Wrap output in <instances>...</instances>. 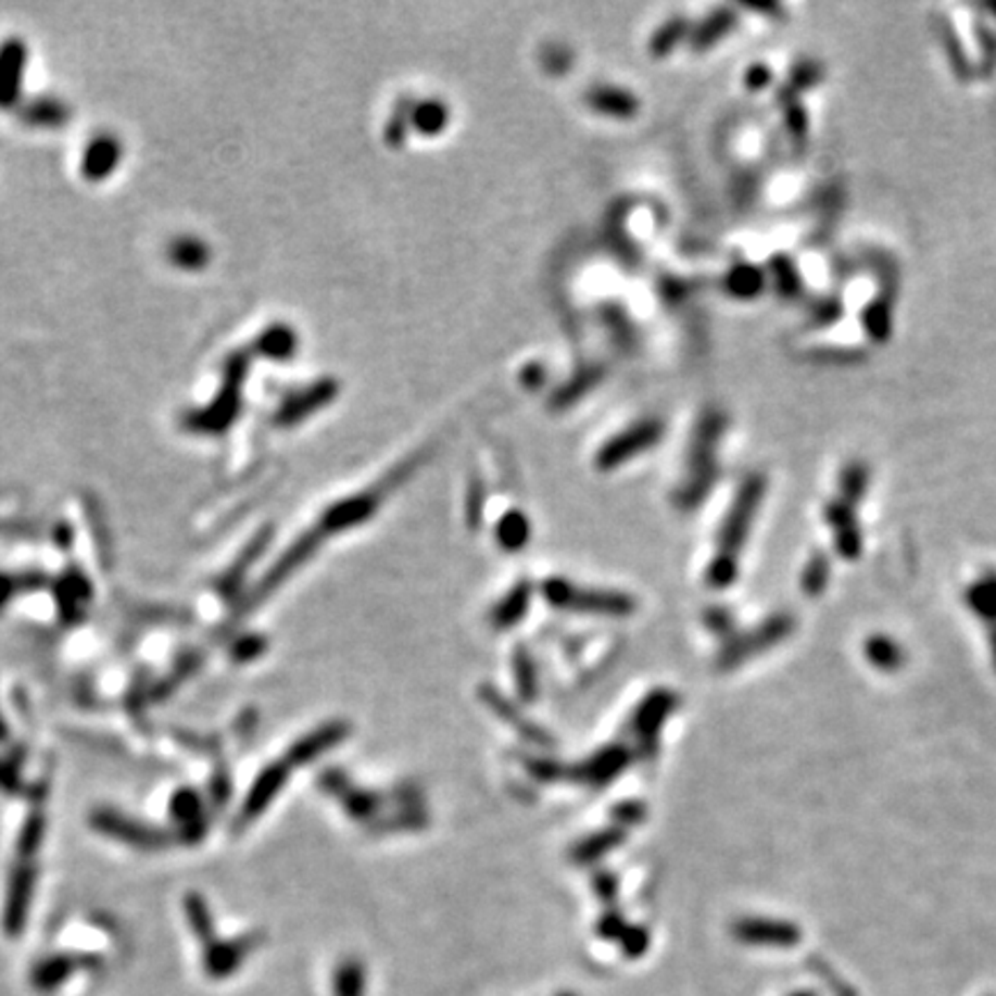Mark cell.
<instances>
[{"mask_svg":"<svg viewBox=\"0 0 996 996\" xmlns=\"http://www.w3.org/2000/svg\"><path fill=\"white\" fill-rule=\"evenodd\" d=\"M632 764L630 749L623 745H609L605 749L595 752L593 757H589L584 764H579L577 768L570 770V778L587 782L591 786H605L612 780L618 778V773Z\"/></svg>","mask_w":996,"mask_h":996,"instance_id":"obj_6","label":"cell"},{"mask_svg":"<svg viewBox=\"0 0 996 996\" xmlns=\"http://www.w3.org/2000/svg\"><path fill=\"white\" fill-rule=\"evenodd\" d=\"M318 544H322V535H318L316 531H310L298 542H293L291 547L279 556L275 566L268 570V575L263 577V581L254 593V603H261V600L268 597L279 584H285V581L318 550Z\"/></svg>","mask_w":996,"mask_h":996,"instance_id":"obj_5","label":"cell"},{"mask_svg":"<svg viewBox=\"0 0 996 996\" xmlns=\"http://www.w3.org/2000/svg\"><path fill=\"white\" fill-rule=\"evenodd\" d=\"M447 121V111L439 102H427L418 104L416 111H413V125H416L423 135H437L441 127Z\"/></svg>","mask_w":996,"mask_h":996,"instance_id":"obj_24","label":"cell"},{"mask_svg":"<svg viewBox=\"0 0 996 996\" xmlns=\"http://www.w3.org/2000/svg\"><path fill=\"white\" fill-rule=\"evenodd\" d=\"M626 930H628V923L621 918V913H616V911L605 913L597 923V932L605 938H621Z\"/></svg>","mask_w":996,"mask_h":996,"instance_id":"obj_30","label":"cell"},{"mask_svg":"<svg viewBox=\"0 0 996 996\" xmlns=\"http://www.w3.org/2000/svg\"><path fill=\"white\" fill-rule=\"evenodd\" d=\"M42 835H45L42 817H33L24 825V833H22V849H24V854H33L37 849V844H40Z\"/></svg>","mask_w":996,"mask_h":996,"instance_id":"obj_31","label":"cell"},{"mask_svg":"<svg viewBox=\"0 0 996 996\" xmlns=\"http://www.w3.org/2000/svg\"><path fill=\"white\" fill-rule=\"evenodd\" d=\"M203 256H205V248L199 245V242L194 240L178 242V245L174 248V259L180 261L182 266H201Z\"/></svg>","mask_w":996,"mask_h":996,"instance_id":"obj_29","label":"cell"},{"mask_svg":"<svg viewBox=\"0 0 996 996\" xmlns=\"http://www.w3.org/2000/svg\"><path fill=\"white\" fill-rule=\"evenodd\" d=\"M595 891L603 899H614L616 897V877L609 872H600L595 877Z\"/></svg>","mask_w":996,"mask_h":996,"instance_id":"obj_35","label":"cell"},{"mask_svg":"<svg viewBox=\"0 0 996 996\" xmlns=\"http://www.w3.org/2000/svg\"><path fill=\"white\" fill-rule=\"evenodd\" d=\"M560 996H575V994H560Z\"/></svg>","mask_w":996,"mask_h":996,"instance_id":"obj_38","label":"cell"},{"mask_svg":"<svg viewBox=\"0 0 996 996\" xmlns=\"http://www.w3.org/2000/svg\"><path fill=\"white\" fill-rule=\"evenodd\" d=\"M335 794L342 798L344 810L351 819L365 821L381 810V796H376L374 792H361V789H353L349 786V782H344Z\"/></svg>","mask_w":996,"mask_h":996,"instance_id":"obj_16","label":"cell"},{"mask_svg":"<svg viewBox=\"0 0 996 996\" xmlns=\"http://www.w3.org/2000/svg\"><path fill=\"white\" fill-rule=\"evenodd\" d=\"M734 934L745 944H759V946H784L794 944L796 930L786 923H773V920L761 918H745L734 925Z\"/></svg>","mask_w":996,"mask_h":996,"instance_id":"obj_10","label":"cell"},{"mask_svg":"<svg viewBox=\"0 0 996 996\" xmlns=\"http://www.w3.org/2000/svg\"><path fill=\"white\" fill-rule=\"evenodd\" d=\"M679 37H681V24L679 22L667 24L665 28L657 30V35L653 37V51L655 53L671 51V47L676 45V40H679Z\"/></svg>","mask_w":996,"mask_h":996,"instance_id":"obj_32","label":"cell"},{"mask_svg":"<svg viewBox=\"0 0 996 996\" xmlns=\"http://www.w3.org/2000/svg\"><path fill=\"white\" fill-rule=\"evenodd\" d=\"M515 679H517V690H519V697L524 702H533L538 697V673H535V665L531 660V655L526 648H517L515 651Z\"/></svg>","mask_w":996,"mask_h":996,"instance_id":"obj_20","label":"cell"},{"mask_svg":"<svg viewBox=\"0 0 996 996\" xmlns=\"http://www.w3.org/2000/svg\"><path fill=\"white\" fill-rule=\"evenodd\" d=\"M96 823L100 825L102 831H106L109 835H114V837H121V840H127L131 844H153V837H150V833H146L143 829H137L135 823L123 819V817H116V815H111V812H104V815H98L96 817Z\"/></svg>","mask_w":996,"mask_h":996,"instance_id":"obj_21","label":"cell"},{"mask_svg":"<svg viewBox=\"0 0 996 996\" xmlns=\"http://www.w3.org/2000/svg\"><path fill=\"white\" fill-rule=\"evenodd\" d=\"M482 694V699L484 704L490 706L492 713H496V716L507 724V727H513L517 734H521L526 741L533 743V745H540V747H550L552 745V736L547 734V731L540 729L538 724L529 722V718L524 716V713L505 697V694H501L499 690H494L492 685H482L480 690Z\"/></svg>","mask_w":996,"mask_h":996,"instance_id":"obj_7","label":"cell"},{"mask_svg":"<svg viewBox=\"0 0 996 996\" xmlns=\"http://www.w3.org/2000/svg\"><path fill=\"white\" fill-rule=\"evenodd\" d=\"M24 47L8 45L0 55V104H10L16 96V84L22 81Z\"/></svg>","mask_w":996,"mask_h":996,"instance_id":"obj_14","label":"cell"},{"mask_svg":"<svg viewBox=\"0 0 996 996\" xmlns=\"http://www.w3.org/2000/svg\"><path fill=\"white\" fill-rule=\"evenodd\" d=\"M727 28H729V16H724V14L718 12L716 16H710V22L706 24V28H699L697 37H694V47H697V49L702 47V49H704V47L713 45Z\"/></svg>","mask_w":996,"mask_h":996,"instance_id":"obj_28","label":"cell"},{"mask_svg":"<svg viewBox=\"0 0 996 996\" xmlns=\"http://www.w3.org/2000/svg\"><path fill=\"white\" fill-rule=\"evenodd\" d=\"M287 778H289V768L285 764H270L268 768H263V773L256 778V782L250 789L245 805H242L238 823L245 825L254 821L256 817H261L263 810H266V807L273 803V798L281 792V786H285Z\"/></svg>","mask_w":996,"mask_h":996,"instance_id":"obj_8","label":"cell"},{"mask_svg":"<svg viewBox=\"0 0 996 996\" xmlns=\"http://www.w3.org/2000/svg\"><path fill=\"white\" fill-rule=\"evenodd\" d=\"M365 967L355 957H349L335 971V996H365Z\"/></svg>","mask_w":996,"mask_h":996,"instance_id":"obj_19","label":"cell"},{"mask_svg":"<svg viewBox=\"0 0 996 996\" xmlns=\"http://www.w3.org/2000/svg\"><path fill=\"white\" fill-rule=\"evenodd\" d=\"M524 768L529 770L531 778L540 780V782H554V780H560L563 776H566V770H563V766L554 759H547V757H524Z\"/></svg>","mask_w":996,"mask_h":996,"instance_id":"obj_25","label":"cell"},{"mask_svg":"<svg viewBox=\"0 0 996 996\" xmlns=\"http://www.w3.org/2000/svg\"><path fill=\"white\" fill-rule=\"evenodd\" d=\"M8 595H10V584H8L5 579H0V605L5 603V597H8Z\"/></svg>","mask_w":996,"mask_h":996,"instance_id":"obj_37","label":"cell"},{"mask_svg":"<svg viewBox=\"0 0 996 996\" xmlns=\"http://www.w3.org/2000/svg\"><path fill=\"white\" fill-rule=\"evenodd\" d=\"M623 840H626L623 829H607V831L593 833L581 840L572 849V860L579 862V866H589V862H595L603 856H607L609 852H614L618 844H623Z\"/></svg>","mask_w":996,"mask_h":996,"instance_id":"obj_12","label":"cell"},{"mask_svg":"<svg viewBox=\"0 0 996 996\" xmlns=\"http://www.w3.org/2000/svg\"><path fill=\"white\" fill-rule=\"evenodd\" d=\"M969 605L975 614L985 618H996V577H985L975 581L969 591Z\"/></svg>","mask_w":996,"mask_h":996,"instance_id":"obj_23","label":"cell"},{"mask_svg":"<svg viewBox=\"0 0 996 996\" xmlns=\"http://www.w3.org/2000/svg\"><path fill=\"white\" fill-rule=\"evenodd\" d=\"M648 930L644 928H630L623 932V936L618 938V942H621L623 946V953L630 955V957H639V955H644L646 948H648Z\"/></svg>","mask_w":996,"mask_h":996,"instance_id":"obj_27","label":"cell"},{"mask_svg":"<svg viewBox=\"0 0 996 996\" xmlns=\"http://www.w3.org/2000/svg\"><path fill=\"white\" fill-rule=\"evenodd\" d=\"M764 478L761 476H752L743 482L741 492L736 494L734 505L727 513V519L720 529V558L727 560H736V554L741 552L743 542L747 540V531L752 526V517H755L757 507L764 496Z\"/></svg>","mask_w":996,"mask_h":996,"instance_id":"obj_2","label":"cell"},{"mask_svg":"<svg viewBox=\"0 0 996 996\" xmlns=\"http://www.w3.org/2000/svg\"><path fill=\"white\" fill-rule=\"evenodd\" d=\"M589 104L614 118H630L636 111V100L626 90L618 88H595L589 92Z\"/></svg>","mask_w":996,"mask_h":996,"instance_id":"obj_13","label":"cell"},{"mask_svg":"<svg viewBox=\"0 0 996 996\" xmlns=\"http://www.w3.org/2000/svg\"><path fill=\"white\" fill-rule=\"evenodd\" d=\"M335 394H337V386L332 381H324V383L314 386V390H307L305 394H300V398H293V402L285 408V420H298V418L307 416V413H312L314 408L328 404Z\"/></svg>","mask_w":996,"mask_h":996,"instance_id":"obj_17","label":"cell"},{"mask_svg":"<svg viewBox=\"0 0 996 996\" xmlns=\"http://www.w3.org/2000/svg\"><path fill=\"white\" fill-rule=\"evenodd\" d=\"M531 538V524L519 510L505 513L496 526V540L505 552H519Z\"/></svg>","mask_w":996,"mask_h":996,"instance_id":"obj_15","label":"cell"},{"mask_svg":"<svg viewBox=\"0 0 996 996\" xmlns=\"http://www.w3.org/2000/svg\"><path fill=\"white\" fill-rule=\"evenodd\" d=\"M540 593L556 609H566L575 614H593V616H612L626 618L634 614L636 603L628 593L618 591H600V589H581L570 584L568 579L552 577L542 581Z\"/></svg>","mask_w":996,"mask_h":996,"instance_id":"obj_1","label":"cell"},{"mask_svg":"<svg viewBox=\"0 0 996 996\" xmlns=\"http://www.w3.org/2000/svg\"><path fill=\"white\" fill-rule=\"evenodd\" d=\"M866 655L870 657V663L883 671H893L902 663V648L891 642L888 636H874L868 642Z\"/></svg>","mask_w":996,"mask_h":996,"instance_id":"obj_22","label":"cell"},{"mask_svg":"<svg viewBox=\"0 0 996 996\" xmlns=\"http://www.w3.org/2000/svg\"><path fill=\"white\" fill-rule=\"evenodd\" d=\"M531 605V587L521 581L510 593H507L492 612V626L496 630H510L517 626L521 618L529 612Z\"/></svg>","mask_w":996,"mask_h":996,"instance_id":"obj_11","label":"cell"},{"mask_svg":"<svg viewBox=\"0 0 996 996\" xmlns=\"http://www.w3.org/2000/svg\"><path fill=\"white\" fill-rule=\"evenodd\" d=\"M349 731H351V727L346 722H342V720L322 724L316 731H312V734H307L305 739H300L289 749V755H287L289 764L305 766V764L314 761L316 757H322L324 752L344 743L346 736H349Z\"/></svg>","mask_w":996,"mask_h":996,"instance_id":"obj_9","label":"cell"},{"mask_svg":"<svg viewBox=\"0 0 996 996\" xmlns=\"http://www.w3.org/2000/svg\"><path fill=\"white\" fill-rule=\"evenodd\" d=\"M263 644H266V642H263L261 636H250V639H245V642L238 644V646H240V648H238V657H240V660H250V657H256V655L263 651Z\"/></svg>","mask_w":996,"mask_h":996,"instance_id":"obj_36","label":"cell"},{"mask_svg":"<svg viewBox=\"0 0 996 996\" xmlns=\"http://www.w3.org/2000/svg\"><path fill=\"white\" fill-rule=\"evenodd\" d=\"M118 155H121V148H118V143L114 139L96 141L88 148V155H86V162H84L86 174L90 178L106 176L111 168H114Z\"/></svg>","mask_w":996,"mask_h":996,"instance_id":"obj_18","label":"cell"},{"mask_svg":"<svg viewBox=\"0 0 996 996\" xmlns=\"http://www.w3.org/2000/svg\"><path fill=\"white\" fill-rule=\"evenodd\" d=\"M676 704H679V699H676V694H671L669 690H655L651 697L644 699L642 706L636 708L634 720H632V729H634L636 741L642 743V747L646 752L655 749L657 739H660V731H663L667 718L671 716V710L676 708Z\"/></svg>","mask_w":996,"mask_h":996,"instance_id":"obj_4","label":"cell"},{"mask_svg":"<svg viewBox=\"0 0 996 996\" xmlns=\"http://www.w3.org/2000/svg\"><path fill=\"white\" fill-rule=\"evenodd\" d=\"M174 815L180 821H192L199 815V798L192 792H182L174 800Z\"/></svg>","mask_w":996,"mask_h":996,"instance_id":"obj_33","label":"cell"},{"mask_svg":"<svg viewBox=\"0 0 996 996\" xmlns=\"http://www.w3.org/2000/svg\"><path fill=\"white\" fill-rule=\"evenodd\" d=\"M261 346H263V351L270 353L273 358H285V355H289L291 349H293V335L287 328L270 330L268 335H263Z\"/></svg>","mask_w":996,"mask_h":996,"instance_id":"obj_26","label":"cell"},{"mask_svg":"<svg viewBox=\"0 0 996 996\" xmlns=\"http://www.w3.org/2000/svg\"><path fill=\"white\" fill-rule=\"evenodd\" d=\"M663 437V425L655 420L646 423H636L634 427L621 431V434L607 441L595 457V464L600 471H614L634 455L644 453V450H651Z\"/></svg>","mask_w":996,"mask_h":996,"instance_id":"obj_3","label":"cell"},{"mask_svg":"<svg viewBox=\"0 0 996 996\" xmlns=\"http://www.w3.org/2000/svg\"><path fill=\"white\" fill-rule=\"evenodd\" d=\"M614 819H618L623 825L636 823V821L644 819V807L636 805V803H623V805H618L614 810Z\"/></svg>","mask_w":996,"mask_h":996,"instance_id":"obj_34","label":"cell"}]
</instances>
